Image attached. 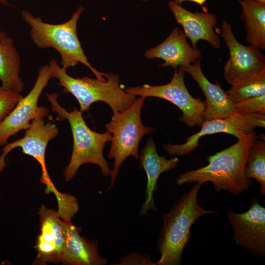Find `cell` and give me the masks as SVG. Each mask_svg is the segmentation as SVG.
Returning a JSON list of instances; mask_svg holds the SVG:
<instances>
[{
    "instance_id": "83f0119b",
    "label": "cell",
    "mask_w": 265,
    "mask_h": 265,
    "mask_svg": "<svg viewBox=\"0 0 265 265\" xmlns=\"http://www.w3.org/2000/svg\"><path fill=\"white\" fill-rule=\"evenodd\" d=\"M256 1H257L258 3H260L261 4H265V0H255Z\"/></svg>"
},
{
    "instance_id": "5b68a950",
    "label": "cell",
    "mask_w": 265,
    "mask_h": 265,
    "mask_svg": "<svg viewBox=\"0 0 265 265\" xmlns=\"http://www.w3.org/2000/svg\"><path fill=\"white\" fill-rule=\"evenodd\" d=\"M48 65L51 78L57 79L58 85L63 87V91L76 98L82 112L88 111L93 103L99 101L107 104L113 113L122 111L136 98L125 91L116 74L106 73L104 80L86 76L75 78L69 75L54 59H52Z\"/></svg>"
},
{
    "instance_id": "ffe728a7",
    "label": "cell",
    "mask_w": 265,
    "mask_h": 265,
    "mask_svg": "<svg viewBox=\"0 0 265 265\" xmlns=\"http://www.w3.org/2000/svg\"><path fill=\"white\" fill-rule=\"evenodd\" d=\"M240 19L245 25L248 44L265 50V4L255 0H240Z\"/></svg>"
},
{
    "instance_id": "4fadbf2b",
    "label": "cell",
    "mask_w": 265,
    "mask_h": 265,
    "mask_svg": "<svg viewBox=\"0 0 265 265\" xmlns=\"http://www.w3.org/2000/svg\"><path fill=\"white\" fill-rule=\"evenodd\" d=\"M38 214L40 233L35 246L37 255L34 263H60L65 242L63 219L57 211L44 205L40 208Z\"/></svg>"
},
{
    "instance_id": "cb8c5ba5",
    "label": "cell",
    "mask_w": 265,
    "mask_h": 265,
    "mask_svg": "<svg viewBox=\"0 0 265 265\" xmlns=\"http://www.w3.org/2000/svg\"><path fill=\"white\" fill-rule=\"evenodd\" d=\"M23 97L20 93L5 89L0 86V124Z\"/></svg>"
},
{
    "instance_id": "8992f818",
    "label": "cell",
    "mask_w": 265,
    "mask_h": 265,
    "mask_svg": "<svg viewBox=\"0 0 265 265\" xmlns=\"http://www.w3.org/2000/svg\"><path fill=\"white\" fill-rule=\"evenodd\" d=\"M145 98H136L126 109L113 114L110 122L106 125V132L112 135L109 159H114L111 183L107 190L113 186L119 170L126 159L133 156L139 159L138 147L141 138L146 134L154 133L156 130L146 127L142 122L141 112Z\"/></svg>"
},
{
    "instance_id": "8fae6325",
    "label": "cell",
    "mask_w": 265,
    "mask_h": 265,
    "mask_svg": "<svg viewBox=\"0 0 265 265\" xmlns=\"http://www.w3.org/2000/svg\"><path fill=\"white\" fill-rule=\"evenodd\" d=\"M51 78L49 65L42 66L30 92L26 96L23 97L0 124V146L6 145L8 139L19 131L27 129L33 120L37 118H45L48 115V108L39 106L38 102Z\"/></svg>"
},
{
    "instance_id": "4316f807",
    "label": "cell",
    "mask_w": 265,
    "mask_h": 265,
    "mask_svg": "<svg viewBox=\"0 0 265 265\" xmlns=\"http://www.w3.org/2000/svg\"><path fill=\"white\" fill-rule=\"evenodd\" d=\"M0 3L7 5L8 4L7 0H0ZM1 31L0 30V36L1 34Z\"/></svg>"
},
{
    "instance_id": "e0dca14e",
    "label": "cell",
    "mask_w": 265,
    "mask_h": 265,
    "mask_svg": "<svg viewBox=\"0 0 265 265\" xmlns=\"http://www.w3.org/2000/svg\"><path fill=\"white\" fill-rule=\"evenodd\" d=\"M179 68L185 73H188L197 82L206 97L205 121L229 117L235 113L234 104L231 101L226 91L222 88L217 81L214 84L211 83L204 74L200 58Z\"/></svg>"
},
{
    "instance_id": "d6986e66",
    "label": "cell",
    "mask_w": 265,
    "mask_h": 265,
    "mask_svg": "<svg viewBox=\"0 0 265 265\" xmlns=\"http://www.w3.org/2000/svg\"><path fill=\"white\" fill-rule=\"evenodd\" d=\"M20 57L13 39L5 32L0 36V80L5 89L21 93L24 84L19 76Z\"/></svg>"
},
{
    "instance_id": "5bb4252c",
    "label": "cell",
    "mask_w": 265,
    "mask_h": 265,
    "mask_svg": "<svg viewBox=\"0 0 265 265\" xmlns=\"http://www.w3.org/2000/svg\"><path fill=\"white\" fill-rule=\"evenodd\" d=\"M177 23L181 25L186 37L191 41L192 47L202 40L208 42L215 49L221 47V40L217 34L221 29L216 27L217 16L208 11L191 12L173 0L167 3Z\"/></svg>"
},
{
    "instance_id": "f1b7e54d",
    "label": "cell",
    "mask_w": 265,
    "mask_h": 265,
    "mask_svg": "<svg viewBox=\"0 0 265 265\" xmlns=\"http://www.w3.org/2000/svg\"><path fill=\"white\" fill-rule=\"evenodd\" d=\"M140 0V1H142V2H148L149 1H150V0Z\"/></svg>"
},
{
    "instance_id": "9c48e42d",
    "label": "cell",
    "mask_w": 265,
    "mask_h": 265,
    "mask_svg": "<svg viewBox=\"0 0 265 265\" xmlns=\"http://www.w3.org/2000/svg\"><path fill=\"white\" fill-rule=\"evenodd\" d=\"M257 127L265 128V114L235 113L229 117L204 121L200 131L188 137L185 143L164 144L163 148L170 155L184 156L190 154L199 146V140L202 136L226 133L239 139L254 132Z\"/></svg>"
},
{
    "instance_id": "6da1fadb",
    "label": "cell",
    "mask_w": 265,
    "mask_h": 265,
    "mask_svg": "<svg viewBox=\"0 0 265 265\" xmlns=\"http://www.w3.org/2000/svg\"><path fill=\"white\" fill-rule=\"evenodd\" d=\"M257 138L254 132L238 139L233 145L209 157L206 166L180 175L177 184L182 186L210 182L217 192L224 190L234 195L243 193L252 185L244 170L250 147Z\"/></svg>"
},
{
    "instance_id": "7a4b0ae2",
    "label": "cell",
    "mask_w": 265,
    "mask_h": 265,
    "mask_svg": "<svg viewBox=\"0 0 265 265\" xmlns=\"http://www.w3.org/2000/svg\"><path fill=\"white\" fill-rule=\"evenodd\" d=\"M202 185L194 183L168 212L163 213V226L157 242L160 258L156 265H180L183 252L190 238L191 226L200 217L217 215L216 211L206 210L199 205L197 194Z\"/></svg>"
},
{
    "instance_id": "44dd1931",
    "label": "cell",
    "mask_w": 265,
    "mask_h": 265,
    "mask_svg": "<svg viewBox=\"0 0 265 265\" xmlns=\"http://www.w3.org/2000/svg\"><path fill=\"white\" fill-rule=\"evenodd\" d=\"M248 179L256 180L260 184L261 193L265 195V140L256 139L251 145L244 170Z\"/></svg>"
},
{
    "instance_id": "603a6c76",
    "label": "cell",
    "mask_w": 265,
    "mask_h": 265,
    "mask_svg": "<svg viewBox=\"0 0 265 265\" xmlns=\"http://www.w3.org/2000/svg\"><path fill=\"white\" fill-rule=\"evenodd\" d=\"M235 112L240 114H265V94L243 100L234 104Z\"/></svg>"
},
{
    "instance_id": "ba28073f",
    "label": "cell",
    "mask_w": 265,
    "mask_h": 265,
    "mask_svg": "<svg viewBox=\"0 0 265 265\" xmlns=\"http://www.w3.org/2000/svg\"><path fill=\"white\" fill-rule=\"evenodd\" d=\"M185 72L175 68L168 83L160 85L144 84L124 88L125 91L135 96L156 97L172 103L182 112L179 121L190 127H201L205 121V102L201 97L194 98L189 92L185 83Z\"/></svg>"
},
{
    "instance_id": "484cf974",
    "label": "cell",
    "mask_w": 265,
    "mask_h": 265,
    "mask_svg": "<svg viewBox=\"0 0 265 265\" xmlns=\"http://www.w3.org/2000/svg\"><path fill=\"white\" fill-rule=\"evenodd\" d=\"M172 0L181 5L182 4L183 2L185 1H186L193 2L198 4L200 6H201L202 8H203V11H208L207 8L204 6L207 0ZM237 0L239 2L240 0Z\"/></svg>"
},
{
    "instance_id": "ac0fdd59",
    "label": "cell",
    "mask_w": 265,
    "mask_h": 265,
    "mask_svg": "<svg viewBox=\"0 0 265 265\" xmlns=\"http://www.w3.org/2000/svg\"><path fill=\"white\" fill-rule=\"evenodd\" d=\"M201 54L200 50L189 45L183 30L175 27L160 44L146 50L144 56L148 59H161L164 62L160 66L175 69L200 59Z\"/></svg>"
},
{
    "instance_id": "2e32d148",
    "label": "cell",
    "mask_w": 265,
    "mask_h": 265,
    "mask_svg": "<svg viewBox=\"0 0 265 265\" xmlns=\"http://www.w3.org/2000/svg\"><path fill=\"white\" fill-rule=\"evenodd\" d=\"M65 242L61 263L68 265H106L107 259L99 252L98 242L80 235L81 228L63 220Z\"/></svg>"
},
{
    "instance_id": "30bf717a",
    "label": "cell",
    "mask_w": 265,
    "mask_h": 265,
    "mask_svg": "<svg viewBox=\"0 0 265 265\" xmlns=\"http://www.w3.org/2000/svg\"><path fill=\"white\" fill-rule=\"evenodd\" d=\"M220 33L229 51V57L223 69L224 78L229 84L239 83L265 72V57L260 50L239 43L226 20L221 24Z\"/></svg>"
},
{
    "instance_id": "52a82bcc",
    "label": "cell",
    "mask_w": 265,
    "mask_h": 265,
    "mask_svg": "<svg viewBox=\"0 0 265 265\" xmlns=\"http://www.w3.org/2000/svg\"><path fill=\"white\" fill-rule=\"evenodd\" d=\"M58 134V130L54 123H45L44 118L33 120L25 135L20 139L7 143L2 149L0 156V172L5 167V159L7 155L14 149L20 147L24 154L34 158L40 164L42 169L40 182L45 186L46 194L53 193L58 207L65 206L69 203L70 195L59 191L53 183L46 164V151L48 143Z\"/></svg>"
},
{
    "instance_id": "277c9868",
    "label": "cell",
    "mask_w": 265,
    "mask_h": 265,
    "mask_svg": "<svg viewBox=\"0 0 265 265\" xmlns=\"http://www.w3.org/2000/svg\"><path fill=\"white\" fill-rule=\"evenodd\" d=\"M53 112L56 113V119L69 122L73 136V145L71 159L64 170L66 181H70L79 168L85 163L98 165L103 175L110 176L112 170L103 155V150L107 142L111 141L112 135L106 132L99 133L90 129L82 117V112L75 107L68 111L57 101L58 94H46Z\"/></svg>"
},
{
    "instance_id": "9a60e30c",
    "label": "cell",
    "mask_w": 265,
    "mask_h": 265,
    "mask_svg": "<svg viewBox=\"0 0 265 265\" xmlns=\"http://www.w3.org/2000/svg\"><path fill=\"white\" fill-rule=\"evenodd\" d=\"M139 159V168L144 170L147 179L145 201L139 212V215L143 216L150 210L156 211L154 194L158 189V179L162 173L176 168L179 159L174 157L167 159L164 156H159L153 137H150L141 150Z\"/></svg>"
},
{
    "instance_id": "d4e9b609",
    "label": "cell",
    "mask_w": 265,
    "mask_h": 265,
    "mask_svg": "<svg viewBox=\"0 0 265 265\" xmlns=\"http://www.w3.org/2000/svg\"><path fill=\"white\" fill-rule=\"evenodd\" d=\"M117 265H156L148 255L136 252L130 253L119 260Z\"/></svg>"
},
{
    "instance_id": "7c38bea8",
    "label": "cell",
    "mask_w": 265,
    "mask_h": 265,
    "mask_svg": "<svg viewBox=\"0 0 265 265\" xmlns=\"http://www.w3.org/2000/svg\"><path fill=\"white\" fill-rule=\"evenodd\" d=\"M228 217L236 244L250 253L265 256V208L255 198L243 213L230 212Z\"/></svg>"
},
{
    "instance_id": "3957f363",
    "label": "cell",
    "mask_w": 265,
    "mask_h": 265,
    "mask_svg": "<svg viewBox=\"0 0 265 265\" xmlns=\"http://www.w3.org/2000/svg\"><path fill=\"white\" fill-rule=\"evenodd\" d=\"M84 10V7L80 6L68 21L58 24L44 22L26 10H23L21 15L23 20L30 26L29 36L33 42L39 48H53L56 50L60 55L62 68L67 70L81 63L88 67L97 79L104 80L106 73L99 72L91 66L78 36V21Z\"/></svg>"
},
{
    "instance_id": "7402d4cb",
    "label": "cell",
    "mask_w": 265,
    "mask_h": 265,
    "mask_svg": "<svg viewBox=\"0 0 265 265\" xmlns=\"http://www.w3.org/2000/svg\"><path fill=\"white\" fill-rule=\"evenodd\" d=\"M226 92L234 104L265 94V72L246 81L231 85Z\"/></svg>"
}]
</instances>
